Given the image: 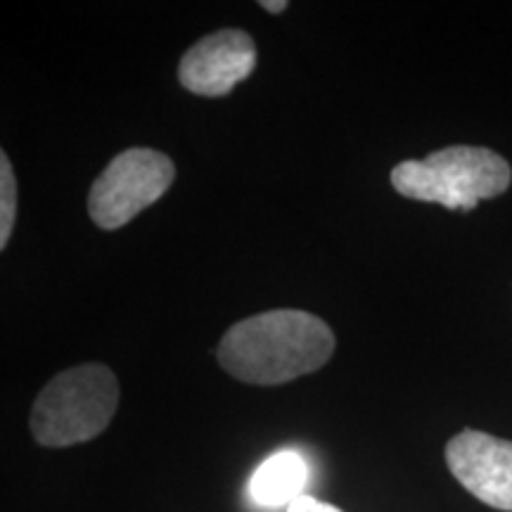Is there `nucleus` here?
Here are the masks:
<instances>
[{
    "mask_svg": "<svg viewBox=\"0 0 512 512\" xmlns=\"http://www.w3.org/2000/svg\"><path fill=\"white\" fill-rule=\"evenodd\" d=\"M332 351L335 335L323 318L299 309H275L235 323L223 335L216 356L235 380L273 387L316 373Z\"/></svg>",
    "mask_w": 512,
    "mask_h": 512,
    "instance_id": "obj_1",
    "label": "nucleus"
},
{
    "mask_svg": "<svg viewBox=\"0 0 512 512\" xmlns=\"http://www.w3.org/2000/svg\"><path fill=\"white\" fill-rule=\"evenodd\" d=\"M119 382L102 363H86L55 375L31 408V434L41 446L64 448L107 430L119 408Z\"/></svg>",
    "mask_w": 512,
    "mask_h": 512,
    "instance_id": "obj_2",
    "label": "nucleus"
},
{
    "mask_svg": "<svg viewBox=\"0 0 512 512\" xmlns=\"http://www.w3.org/2000/svg\"><path fill=\"white\" fill-rule=\"evenodd\" d=\"M510 181V164L501 155L472 145L444 147L427 159H406L392 171L394 190L408 200L465 211L503 195Z\"/></svg>",
    "mask_w": 512,
    "mask_h": 512,
    "instance_id": "obj_3",
    "label": "nucleus"
},
{
    "mask_svg": "<svg viewBox=\"0 0 512 512\" xmlns=\"http://www.w3.org/2000/svg\"><path fill=\"white\" fill-rule=\"evenodd\" d=\"M176 178L169 155L150 147H131L107 164L88 195V214L102 230H117L140 211L162 200Z\"/></svg>",
    "mask_w": 512,
    "mask_h": 512,
    "instance_id": "obj_4",
    "label": "nucleus"
},
{
    "mask_svg": "<svg viewBox=\"0 0 512 512\" xmlns=\"http://www.w3.org/2000/svg\"><path fill=\"white\" fill-rule=\"evenodd\" d=\"M446 463L477 501L512 512V441L463 430L446 444Z\"/></svg>",
    "mask_w": 512,
    "mask_h": 512,
    "instance_id": "obj_5",
    "label": "nucleus"
},
{
    "mask_svg": "<svg viewBox=\"0 0 512 512\" xmlns=\"http://www.w3.org/2000/svg\"><path fill=\"white\" fill-rule=\"evenodd\" d=\"M256 67L254 38L247 31L223 29L195 43L178 64L181 86L202 98H221Z\"/></svg>",
    "mask_w": 512,
    "mask_h": 512,
    "instance_id": "obj_6",
    "label": "nucleus"
},
{
    "mask_svg": "<svg viewBox=\"0 0 512 512\" xmlns=\"http://www.w3.org/2000/svg\"><path fill=\"white\" fill-rule=\"evenodd\" d=\"M309 477L304 458L294 451H280L266 460L259 470L254 472L252 498L264 508H280V505H290L304 496V484Z\"/></svg>",
    "mask_w": 512,
    "mask_h": 512,
    "instance_id": "obj_7",
    "label": "nucleus"
},
{
    "mask_svg": "<svg viewBox=\"0 0 512 512\" xmlns=\"http://www.w3.org/2000/svg\"><path fill=\"white\" fill-rule=\"evenodd\" d=\"M17 216V181L5 152H0V249L8 247Z\"/></svg>",
    "mask_w": 512,
    "mask_h": 512,
    "instance_id": "obj_8",
    "label": "nucleus"
},
{
    "mask_svg": "<svg viewBox=\"0 0 512 512\" xmlns=\"http://www.w3.org/2000/svg\"><path fill=\"white\" fill-rule=\"evenodd\" d=\"M287 512H342V510L335 508V505L318 501V498L304 494V496H299L297 501L290 505V508H287Z\"/></svg>",
    "mask_w": 512,
    "mask_h": 512,
    "instance_id": "obj_9",
    "label": "nucleus"
},
{
    "mask_svg": "<svg viewBox=\"0 0 512 512\" xmlns=\"http://www.w3.org/2000/svg\"><path fill=\"white\" fill-rule=\"evenodd\" d=\"M261 8H264L266 12H273V15H278V12L287 10V3L285 0H261Z\"/></svg>",
    "mask_w": 512,
    "mask_h": 512,
    "instance_id": "obj_10",
    "label": "nucleus"
}]
</instances>
